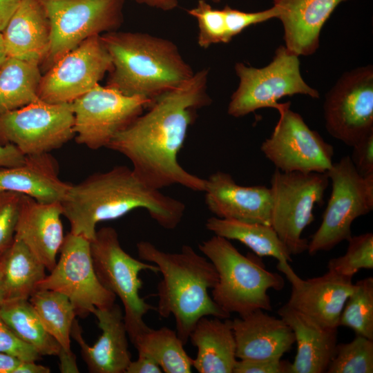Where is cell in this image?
Segmentation results:
<instances>
[{
	"label": "cell",
	"mask_w": 373,
	"mask_h": 373,
	"mask_svg": "<svg viewBox=\"0 0 373 373\" xmlns=\"http://www.w3.org/2000/svg\"><path fill=\"white\" fill-rule=\"evenodd\" d=\"M208 68L175 89L158 97L126 128L118 133L106 146L127 157L132 169L146 184L161 189L180 184L204 192L206 179L185 170L178 155L195 119L196 111L208 106Z\"/></svg>",
	"instance_id": "obj_1"
},
{
	"label": "cell",
	"mask_w": 373,
	"mask_h": 373,
	"mask_svg": "<svg viewBox=\"0 0 373 373\" xmlns=\"http://www.w3.org/2000/svg\"><path fill=\"white\" fill-rule=\"evenodd\" d=\"M70 233L91 241L99 222L119 218L137 209H146L160 226L175 229L185 205L146 184L131 168L117 165L70 184L60 202Z\"/></svg>",
	"instance_id": "obj_2"
},
{
	"label": "cell",
	"mask_w": 373,
	"mask_h": 373,
	"mask_svg": "<svg viewBox=\"0 0 373 373\" xmlns=\"http://www.w3.org/2000/svg\"><path fill=\"white\" fill-rule=\"evenodd\" d=\"M137 251L140 260L154 264L162 274L155 310L162 318L173 316L175 331L184 345L201 318L230 316L209 294L218 281L213 265L193 248L186 245L179 252L169 253L149 241H140Z\"/></svg>",
	"instance_id": "obj_3"
},
{
	"label": "cell",
	"mask_w": 373,
	"mask_h": 373,
	"mask_svg": "<svg viewBox=\"0 0 373 373\" xmlns=\"http://www.w3.org/2000/svg\"><path fill=\"white\" fill-rule=\"evenodd\" d=\"M100 37L112 61L106 86L125 95L153 103L195 73L169 39L146 32L117 30Z\"/></svg>",
	"instance_id": "obj_4"
},
{
	"label": "cell",
	"mask_w": 373,
	"mask_h": 373,
	"mask_svg": "<svg viewBox=\"0 0 373 373\" xmlns=\"http://www.w3.org/2000/svg\"><path fill=\"white\" fill-rule=\"evenodd\" d=\"M199 249L217 271L211 298L224 311L242 316L257 309L272 310L267 291L284 287L281 275L267 269L254 255L242 254L229 240L220 236L202 242Z\"/></svg>",
	"instance_id": "obj_5"
},
{
	"label": "cell",
	"mask_w": 373,
	"mask_h": 373,
	"mask_svg": "<svg viewBox=\"0 0 373 373\" xmlns=\"http://www.w3.org/2000/svg\"><path fill=\"white\" fill-rule=\"evenodd\" d=\"M90 254L96 276L101 284L119 297L124 307V320L132 342L150 327L144 316L155 307L140 296L142 282L139 274L143 271L158 273V267L136 259L122 247L116 230L111 227L97 231L90 242Z\"/></svg>",
	"instance_id": "obj_6"
},
{
	"label": "cell",
	"mask_w": 373,
	"mask_h": 373,
	"mask_svg": "<svg viewBox=\"0 0 373 373\" xmlns=\"http://www.w3.org/2000/svg\"><path fill=\"white\" fill-rule=\"evenodd\" d=\"M300 65L299 56L285 46L276 49L271 61L265 67L236 63L234 70L239 84L231 96L227 113L240 117L263 108L278 112L289 103H278L280 99L298 94L319 98L318 91L303 78Z\"/></svg>",
	"instance_id": "obj_7"
},
{
	"label": "cell",
	"mask_w": 373,
	"mask_h": 373,
	"mask_svg": "<svg viewBox=\"0 0 373 373\" xmlns=\"http://www.w3.org/2000/svg\"><path fill=\"white\" fill-rule=\"evenodd\" d=\"M327 173L283 172L276 169L270 180L271 226L291 255L307 250L302 238L314 220L316 204L322 205L329 185Z\"/></svg>",
	"instance_id": "obj_8"
},
{
	"label": "cell",
	"mask_w": 373,
	"mask_h": 373,
	"mask_svg": "<svg viewBox=\"0 0 373 373\" xmlns=\"http://www.w3.org/2000/svg\"><path fill=\"white\" fill-rule=\"evenodd\" d=\"M326 173L332 191L322 222L308 242L307 251L310 255L329 251L347 241L352 236V222L373 210V174L361 175L350 155L332 163Z\"/></svg>",
	"instance_id": "obj_9"
},
{
	"label": "cell",
	"mask_w": 373,
	"mask_h": 373,
	"mask_svg": "<svg viewBox=\"0 0 373 373\" xmlns=\"http://www.w3.org/2000/svg\"><path fill=\"white\" fill-rule=\"evenodd\" d=\"M50 24V66L87 39L116 30L125 0H39Z\"/></svg>",
	"instance_id": "obj_10"
},
{
	"label": "cell",
	"mask_w": 373,
	"mask_h": 373,
	"mask_svg": "<svg viewBox=\"0 0 373 373\" xmlns=\"http://www.w3.org/2000/svg\"><path fill=\"white\" fill-rule=\"evenodd\" d=\"M71 104L75 139L90 149L105 147L149 108L150 100L97 84Z\"/></svg>",
	"instance_id": "obj_11"
},
{
	"label": "cell",
	"mask_w": 373,
	"mask_h": 373,
	"mask_svg": "<svg viewBox=\"0 0 373 373\" xmlns=\"http://www.w3.org/2000/svg\"><path fill=\"white\" fill-rule=\"evenodd\" d=\"M75 136L71 104L37 100L0 114V143L15 146L24 155L50 153Z\"/></svg>",
	"instance_id": "obj_12"
},
{
	"label": "cell",
	"mask_w": 373,
	"mask_h": 373,
	"mask_svg": "<svg viewBox=\"0 0 373 373\" xmlns=\"http://www.w3.org/2000/svg\"><path fill=\"white\" fill-rule=\"evenodd\" d=\"M90 242L82 236L67 233L55 266L37 285V289L54 290L67 296L76 314L82 317L96 308L111 307L116 298L96 276Z\"/></svg>",
	"instance_id": "obj_13"
},
{
	"label": "cell",
	"mask_w": 373,
	"mask_h": 373,
	"mask_svg": "<svg viewBox=\"0 0 373 373\" xmlns=\"http://www.w3.org/2000/svg\"><path fill=\"white\" fill-rule=\"evenodd\" d=\"M325 128L330 135L352 146L373 133V66L343 73L328 90L323 104Z\"/></svg>",
	"instance_id": "obj_14"
},
{
	"label": "cell",
	"mask_w": 373,
	"mask_h": 373,
	"mask_svg": "<svg viewBox=\"0 0 373 373\" xmlns=\"http://www.w3.org/2000/svg\"><path fill=\"white\" fill-rule=\"evenodd\" d=\"M278 113L272 133L260 146L265 157L283 172L326 173L333 163V146L290 109V102Z\"/></svg>",
	"instance_id": "obj_15"
},
{
	"label": "cell",
	"mask_w": 373,
	"mask_h": 373,
	"mask_svg": "<svg viewBox=\"0 0 373 373\" xmlns=\"http://www.w3.org/2000/svg\"><path fill=\"white\" fill-rule=\"evenodd\" d=\"M112 61L100 35L87 39L57 60L41 76L38 96L52 104H70L109 73Z\"/></svg>",
	"instance_id": "obj_16"
},
{
	"label": "cell",
	"mask_w": 373,
	"mask_h": 373,
	"mask_svg": "<svg viewBox=\"0 0 373 373\" xmlns=\"http://www.w3.org/2000/svg\"><path fill=\"white\" fill-rule=\"evenodd\" d=\"M276 267L291 285L286 304L322 326L339 327L341 314L353 288L352 278L327 270L323 276L303 280L287 262H278Z\"/></svg>",
	"instance_id": "obj_17"
},
{
	"label": "cell",
	"mask_w": 373,
	"mask_h": 373,
	"mask_svg": "<svg viewBox=\"0 0 373 373\" xmlns=\"http://www.w3.org/2000/svg\"><path fill=\"white\" fill-rule=\"evenodd\" d=\"M204 192L207 208L216 217L271 225L269 187L241 186L218 171L206 179Z\"/></svg>",
	"instance_id": "obj_18"
},
{
	"label": "cell",
	"mask_w": 373,
	"mask_h": 373,
	"mask_svg": "<svg viewBox=\"0 0 373 373\" xmlns=\"http://www.w3.org/2000/svg\"><path fill=\"white\" fill-rule=\"evenodd\" d=\"M92 314L97 318L102 331L93 346L85 342L77 320L71 329V336L79 345L89 372L126 373L132 360L122 308L115 303L108 308H96Z\"/></svg>",
	"instance_id": "obj_19"
},
{
	"label": "cell",
	"mask_w": 373,
	"mask_h": 373,
	"mask_svg": "<svg viewBox=\"0 0 373 373\" xmlns=\"http://www.w3.org/2000/svg\"><path fill=\"white\" fill-rule=\"evenodd\" d=\"M60 202L44 203L22 195L15 239L21 241L50 271L64 240Z\"/></svg>",
	"instance_id": "obj_20"
},
{
	"label": "cell",
	"mask_w": 373,
	"mask_h": 373,
	"mask_svg": "<svg viewBox=\"0 0 373 373\" xmlns=\"http://www.w3.org/2000/svg\"><path fill=\"white\" fill-rule=\"evenodd\" d=\"M231 325L238 359L280 358L295 343L289 325L262 309L234 318Z\"/></svg>",
	"instance_id": "obj_21"
},
{
	"label": "cell",
	"mask_w": 373,
	"mask_h": 373,
	"mask_svg": "<svg viewBox=\"0 0 373 373\" xmlns=\"http://www.w3.org/2000/svg\"><path fill=\"white\" fill-rule=\"evenodd\" d=\"M279 10L285 46L298 56H309L320 45L323 26L336 8L350 0H272Z\"/></svg>",
	"instance_id": "obj_22"
},
{
	"label": "cell",
	"mask_w": 373,
	"mask_h": 373,
	"mask_svg": "<svg viewBox=\"0 0 373 373\" xmlns=\"http://www.w3.org/2000/svg\"><path fill=\"white\" fill-rule=\"evenodd\" d=\"M278 314L291 328L297 351L290 373H323L333 358L338 328L324 327L285 304Z\"/></svg>",
	"instance_id": "obj_23"
},
{
	"label": "cell",
	"mask_w": 373,
	"mask_h": 373,
	"mask_svg": "<svg viewBox=\"0 0 373 373\" xmlns=\"http://www.w3.org/2000/svg\"><path fill=\"white\" fill-rule=\"evenodd\" d=\"M8 57L39 65L50 46V24L39 0H21L1 32Z\"/></svg>",
	"instance_id": "obj_24"
},
{
	"label": "cell",
	"mask_w": 373,
	"mask_h": 373,
	"mask_svg": "<svg viewBox=\"0 0 373 373\" xmlns=\"http://www.w3.org/2000/svg\"><path fill=\"white\" fill-rule=\"evenodd\" d=\"M71 184L59 176V166L50 153L26 155L17 166L0 168V191L15 192L39 202H61Z\"/></svg>",
	"instance_id": "obj_25"
},
{
	"label": "cell",
	"mask_w": 373,
	"mask_h": 373,
	"mask_svg": "<svg viewBox=\"0 0 373 373\" xmlns=\"http://www.w3.org/2000/svg\"><path fill=\"white\" fill-rule=\"evenodd\" d=\"M189 340L197 348L193 367L199 373H233L237 361L231 320L201 318Z\"/></svg>",
	"instance_id": "obj_26"
},
{
	"label": "cell",
	"mask_w": 373,
	"mask_h": 373,
	"mask_svg": "<svg viewBox=\"0 0 373 373\" xmlns=\"http://www.w3.org/2000/svg\"><path fill=\"white\" fill-rule=\"evenodd\" d=\"M46 267L21 241L14 238L0 257V278L3 303L28 300L46 277Z\"/></svg>",
	"instance_id": "obj_27"
},
{
	"label": "cell",
	"mask_w": 373,
	"mask_h": 373,
	"mask_svg": "<svg viewBox=\"0 0 373 373\" xmlns=\"http://www.w3.org/2000/svg\"><path fill=\"white\" fill-rule=\"evenodd\" d=\"M205 227L216 236L241 242L259 257H273L280 262L292 261L271 225L213 216L207 220Z\"/></svg>",
	"instance_id": "obj_28"
},
{
	"label": "cell",
	"mask_w": 373,
	"mask_h": 373,
	"mask_svg": "<svg viewBox=\"0 0 373 373\" xmlns=\"http://www.w3.org/2000/svg\"><path fill=\"white\" fill-rule=\"evenodd\" d=\"M39 65L8 57L0 68V114L39 100Z\"/></svg>",
	"instance_id": "obj_29"
},
{
	"label": "cell",
	"mask_w": 373,
	"mask_h": 373,
	"mask_svg": "<svg viewBox=\"0 0 373 373\" xmlns=\"http://www.w3.org/2000/svg\"><path fill=\"white\" fill-rule=\"evenodd\" d=\"M138 354L153 358L165 373H190L193 358L184 348L176 331L167 327L149 328L132 342Z\"/></svg>",
	"instance_id": "obj_30"
},
{
	"label": "cell",
	"mask_w": 373,
	"mask_h": 373,
	"mask_svg": "<svg viewBox=\"0 0 373 373\" xmlns=\"http://www.w3.org/2000/svg\"><path fill=\"white\" fill-rule=\"evenodd\" d=\"M0 316L23 342L33 347L41 356H57L59 343L46 331L28 300H17L3 303Z\"/></svg>",
	"instance_id": "obj_31"
},
{
	"label": "cell",
	"mask_w": 373,
	"mask_h": 373,
	"mask_svg": "<svg viewBox=\"0 0 373 373\" xmlns=\"http://www.w3.org/2000/svg\"><path fill=\"white\" fill-rule=\"evenodd\" d=\"M28 300L46 331L61 349L70 352L71 329L77 314L68 298L54 290L37 289Z\"/></svg>",
	"instance_id": "obj_32"
},
{
	"label": "cell",
	"mask_w": 373,
	"mask_h": 373,
	"mask_svg": "<svg viewBox=\"0 0 373 373\" xmlns=\"http://www.w3.org/2000/svg\"><path fill=\"white\" fill-rule=\"evenodd\" d=\"M339 326L352 329L356 335L373 340V278L353 284L340 316Z\"/></svg>",
	"instance_id": "obj_33"
},
{
	"label": "cell",
	"mask_w": 373,
	"mask_h": 373,
	"mask_svg": "<svg viewBox=\"0 0 373 373\" xmlns=\"http://www.w3.org/2000/svg\"><path fill=\"white\" fill-rule=\"evenodd\" d=\"M327 373H372L373 340L360 335L350 342L337 343Z\"/></svg>",
	"instance_id": "obj_34"
},
{
	"label": "cell",
	"mask_w": 373,
	"mask_h": 373,
	"mask_svg": "<svg viewBox=\"0 0 373 373\" xmlns=\"http://www.w3.org/2000/svg\"><path fill=\"white\" fill-rule=\"evenodd\" d=\"M345 254L331 259L327 270L347 278H353L361 269H373V234L367 232L351 236Z\"/></svg>",
	"instance_id": "obj_35"
},
{
	"label": "cell",
	"mask_w": 373,
	"mask_h": 373,
	"mask_svg": "<svg viewBox=\"0 0 373 373\" xmlns=\"http://www.w3.org/2000/svg\"><path fill=\"white\" fill-rule=\"evenodd\" d=\"M198 26L197 42L202 48L212 44L229 43L223 10L215 9L204 0H199L196 6L187 10Z\"/></svg>",
	"instance_id": "obj_36"
},
{
	"label": "cell",
	"mask_w": 373,
	"mask_h": 373,
	"mask_svg": "<svg viewBox=\"0 0 373 373\" xmlns=\"http://www.w3.org/2000/svg\"><path fill=\"white\" fill-rule=\"evenodd\" d=\"M22 194L0 191V257L14 241Z\"/></svg>",
	"instance_id": "obj_37"
},
{
	"label": "cell",
	"mask_w": 373,
	"mask_h": 373,
	"mask_svg": "<svg viewBox=\"0 0 373 373\" xmlns=\"http://www.w3.org/2000/svg\"><path fill=\"white\" fill-rule=\"evenodd\" d=\"M222 10L224 15L227 37L230 41L233 37L251 26L278 18L280 12L279 9L275 6L267 10L254 12L240 11L229 6H225Z\"/></svg>",
	"instance_id": "obj_38"
},
{
	"label": "cell",
	"mask_w": 373,
	"mask_h": 373,
	"mask_svg": "<svg viewBox=\"0 0 373 373\" xmlns=\"http://www.w3.org/2000/svg\"><path fill=\"white\" fill-rule=\"evenodd\" d=\"M0 352L12 354L21 361H37L41 356L31 346L20 340L0 316Z\"/></svg>",
	"instance_id": "obj_39"
},
{
	"label": "cell",
	"mask_w": 373,
	"mask_h": 373,
	"mask_svg": "<svg viewBox=\"0 0 373 373\" xmlns=\"http://www.w3.org/2000/svg\"><path fill=\"white\" fill-rule=\"evenodd\" d=\"M281 358L237 359L233 373H290L291 363Z\"/></svg>",
	"instance_id": "obj_40"
},
{
	"label": "cell",
	"mask_w": 373,
	"mask_h": 373,
	"mask_svg": "<svg viewBox=\"0 0 373 373\" xmlns=\"http://www.w3.org/2000/svg\"><path fill=\"white\" fill-rule=\"evenodd\" d=\"M352 147L350 159L356 171L364 176L373 174V133L365 136Z\"/></svg>",
	"instance_id": "obj_41"
},
{
	"label": "cell",
	"mask_w": 373,
	"mask_h": 373,
	"mask_svg": "<svg viewBox=\"0 0 373 373\" xmlns=\"http://www.w3.org/2000/svg\"><path fill=\"white\" fill-rule=\"evenodd\" d=\"M24 155L15 146L0 143V168L13 167L22 164Z\"/></svg>",
	"instance_id": "obj_42"
},
{
	"label": "cell",
	"mask_w": 373,
	"mask_h": 373,
	"mask_svg": "<svg viewBox=\"0 0 373 373\" xmlns=\"http://www.w3.org/2000/svg\"><path fill=\"white\" fill-rule=\"evenodd\" d=\"M162 369L151 357L142 354H138L135 361H131L126 369V373H161Z\"/></svg>",
	"instance_id": "obj_43"
},
{
	"label": "cell",
	"mask_w": 373,
	"mask_h": 373,
	"mask_svg": "<svg viewBox=\"0 0 373 373\" xmlns=\"http://www.w3.org/2000/svg\"><path fill=\"white\" fill-rule=\"evenodd\" d=\"M21 0H0V32H1L19 8Z\"/></svg>",
	"instance_id": "obj_44"
},
{
	"label": "cell",
	"mask_w": 373,
	"mask_h": 373,
	"mask_svg": "<svg viewBox=\"0 0 373 373\" xmlns=\"http://www.w3.org/2000/svg\"><path fill=\"white\" fill-rule=\"evenodd\" d=\"M60 359V371L61 372H79L75 356L72 351L66 352L61 348L57 355Z\"/></svg>",
	"instance_id": "obj_45"
},
{
	"label": "cell",
	"mask_w": 373,
	"mask_h": 373,
	"mask_svg": "<svg viewBox=\"0 0 373 373\" xmlns=\"http://www.w3.org/2000/svg\"><path fill=\"white\" fill-rule=\"evenodd\" d=\"M21 361L12 354L0 352V373H14Z\"/></svg>",
	"instance_id": "obj_46"
},
{
	"label": "cell",
	"mask_w": 373,
	"mask_h": 373,
	"mask_svg": "<svg viewBox=\"0 0 373 373\" xmlns=\"http://www.w3.org/2000/svg\"><path fill=\"white\" fill-rule=\"evenodd\" d=\"M49 367L36 363L34 361H22L14 373H50Z\"/></svg>",
	"instance_id": "obj_47"
},
{
	"label": "cell",
	"mask_w": 373,
	"mask_h": 373,
	"mask_svg": "<svg viewBox=\"0 0 373 373\" xmlns=\"http://www.w3.org/2000/svg\"><path fill=\"white\" fill-rule=\"evenodd\" d=\"M140 4H144L149 7L169 11L175 9L178 6V0H133Z\"/></svg>",
	"instance_id": "obj_48"
},
{
	"label": "cell",
	"mask_w": 373,
	"mask_h": 373,
	"mask_svg": "<svg viewBox=\"0 0 373 373\" xmlns=\"http://www.w3.org/2000/svg\"><path fill=\"white\" fill-rule=\"evenodd\" d=\"M8 58V55L3 38L2 32H0V68Z\"/></svg>",
	"instance_id": "obj_49"
},
{
	"label": "cell",
	"mask_w": 373,
	"mask_h": 373,
	"mask_svg": "<svg viewBox=\"0 0 373 373\" xmlns=\"http://www.w3.org/2000/svg\"><path fill=\"white\" fill-rule=\"evenodd\" d=\"M3 304V299L2 296V291H1V278H0V307Z\"/></svg>",
	"instance_id": "obj_50"
},
{
	"label": "cell",
	"mask_w": 373,
	"mask_h": 373,
	"mask_svg": "<svg viewBox=\"0 0 373 373\" xmlns=\"http://www.w3.org/2000/svg\"><path fill=\"white\" fill-rule=\"evenodd\" d=\"M211 1L215 3H219L221 0H211Z\"/></svg>",
	"instance_id": "obj_51"
}]
</instances>
